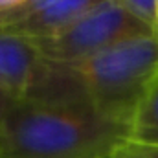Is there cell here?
<instances>
[{
    "instance_id": "cell-9",
    "label": "cell",
    "mask_w": 158,
    "mask_h": 158,
    "mask_svg": "<svg viewBox=\"0 0 158 158\" xmlns=\"http://www.w3.org/2000/svg\"><path fill=\"white\" fill-rule=\"evenodd\" d=\"M30 0H0V19L6 17V15H11V13L19 11Z\"/></svg>"
},
{
    "instance_id": "cell-4",
    "label": "cell",
    "mask_w": 158,
    "mask_h": 158,
    "mask_svg": "<svg viewBox=\"0 0 158 158\" xmlns=\"http://www.w3.org/2000/svg\"><path fill=\"white\" fill-rule=\"evenodd\" d=\"M46 61L33 40L0 30V90L15 99L33 98L48 77Z\"/></svg>"
},
{
    "instance_id": "cell-6",
    "label": "cell",
    "mask_w": 158,
    "mask_h": 158,
    "mask_svg": "<svg viewBox=\"0 0 158 158\" xmlns=\"http://www.w3.org/2000/svg\"><path fill=\"white\" fill-rule=\"evenodd\" d=\"M129 140L158 145V77L136 110Z\"/></svg>"
},
{
    "instance_id": "cell-7",
    "label": "cell",
    "mask_w": 158,
    "mask_h": 158,
    "mask_svg": "<svg viewBox=\"0 0 158 158\" xmlns=\"http://www.w3.org/2000/svg\"><path fill=\"white\" fill-rule=\"evenodd\" d=\"M123 9H127L129 13H132L134 17H138L142 22H145L147 26H151L155 30V7H156V0H112Z\"/></svg>"
},
{
    "instance_id": "cell-11",
    "label": "cell",
    "mask_w": 158,
    "mask_h": 158,
    "mask_svg": "<svg viewBox=\"0 0 158 158\" xmlns=\"http://www.w3.org/2000/svg\"><path fill=\"white\" fill-rule=\"evenodd\" d=\"M155 31H158V0H156V7H155Z\"/></svg>"
},
{
    "instance_id": "cell-8",
    "label": "cell",
    "mask_w": 158,
    "mask_h": 158,
    "mask_svg": "<svg viewBox=\"0 0 158 158\" xmlns=\"http://www.w3.org/2000/svg\"><path fill=\"white\" fill-rule=\"evenodd\" d=\"M112 158H158V145L127 140L114 151Z\"/></svg>"
},
{
    "instance_id": "cell-2",
    "label": "cell",
    "mask_w": 158,
    "mask_h": 158,
    "mask_svg": "<svg viewBox=\"0 0 158 158\" xmlns=\"http://www.w3.org/2000/svg\"><path fill=\"white\" fill-rule=\"evenodd\" d=\"M64 68L96 110L132 127L158 77V31L116 42Z\"/></svg>"
},
{
    "instance_id": "cell-1",
    "label": "cell",
    "mask_w": 158,
    "mask_h": 158,
    "mask_svg": "<svg viewBox=\"0 0 158 158\" xmlns=\"http://www.w3.org/2000/svg\"><path fill=\"white\" fill-rule=\"evenodd\" d=\"M131 127L90 103L11 99L0 123V158H112Z\"/></svg>"
},
{
    "instance_id": "cell-10",
    "label": "cell",
    "mask_w": 158,
    "mask_h": 158,
    "mask_svg": "<svg viewBox=\"0 0 158 158\" xmlns=\"http://www.w3.org/2000/svg\"><path fill=\"white\" fill-rule=\"evenodd\" d=\"M13 98H9L7 94H4L2 90H0V123H2V119H4V114H6V110H7V105H9V101H11Z\"/></svg>"
},
{
    "instance_id": "cell-5",
    "label": "cell",
    "mask_w": 158,
    "mask_h": 158,
    "mask_svg": "<svg viewBox=\"0 0 158 158\" xmlns=\"http://www.w3.org/2000/svg\"><path fill=\"white\" fill-rule=\"evenodd\" d=\"M98 2L101 0H57L11 24L0 26V30L26 37L30 40L44 39L68 26L72 20H76L79 15H83L90 7H94Z\"/></svg>"
},
{
    "instance_id": "cell-3",
    "label": "cell",
    "mask_w": 158,
    "mask_h": 158,
    "mask_svg": "<svg viewBox=\"0 0 158 158\" xmlns=\"http://www.w3.org/2000/svg\"><path fill=\"white\" fill-rule=\"evenodd\" d=\"M151 26L112 0H101L50 37L33 40L40 55L52 63H77L116 42L151 33Z\"/></svg>"
}]
</instances>
